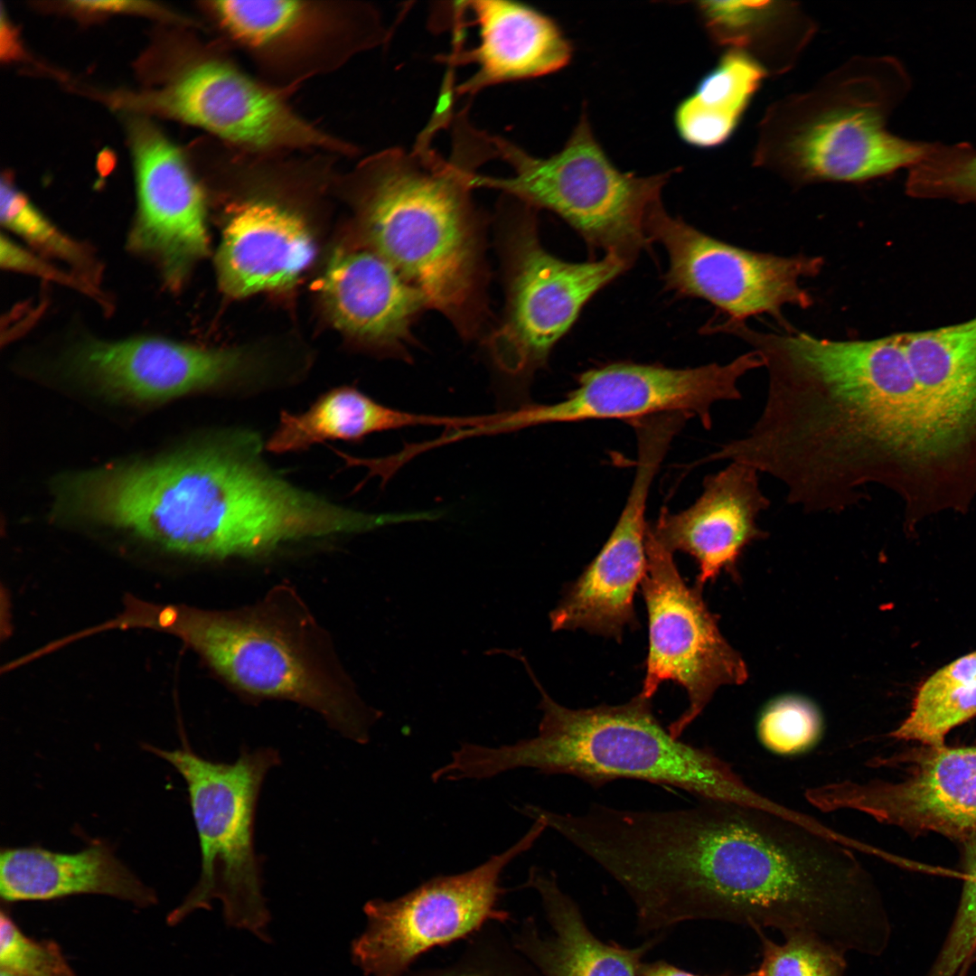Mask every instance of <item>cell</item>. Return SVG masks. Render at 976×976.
Instances as JSON below:
<instances>
[{"instance_id": "6da1fadb", "label": "cell", "mask_w": 976, "mask_h": 976, "mask_svg": "<svg viewBox=\"0 0 976 976\" xmlns=\"http://www.w3.org/2000/svg\"><path fill=\"white\" fill-rule=\"evenodd\" d=\"M643 924L664 933L691 920L814 936L877 955L888 923L854 850L779 815L718 801L647 811L627 848Z\"/></svg>"}, {"instance_id": "7a4b0ae2", "label": "cell", "mask_w": 976, "mask_h": 976, "mask_svg": "<svg viewBox=\"0 0 976 976\" xmlns=\"http://www.w3.org/2000/svg\"><path fill=\"white\" fill-rule=\"evenodd\" d=\"M454 130L449 159L430 147L436 129L428 127L412 149L391 147L362 160L352 179L370 249L471 337L486 314L487 277L471 180L494 155L486 135L466 121Z\"/></svg>"}, {"instance_id": "3957f363", "label": "cell", "mask_w": 976, "mask_h": 976, "mask_svg": "<svg viewBox=\"0 0 976 976\" xmlns=\"http://www.w3.org/2000/svg\"><path fill=\"white\" fill-rule=\"evenodd\" d=\"M249 432H224L171 455L151 494L167 550L206 559L267 555L290 543L356 534L389 524L305 491L262 458Z\"/></svg>"}, {"instance_id": "277c9868", "label": "cell", "mask_w": 976, "mask_h": 976, "mask_svg": "<svg viewBox=\"0 0 976 976\" xmlns=\"http://www.w3.org/2000/svg\"><path fill=\"white\" fill-rule=\"evenodd\" d=\"M912 369L898 333L835 341L806 335L793 348L778 398L785 450L811 492L836 513L884 486L892 399L906 398Z\"/></svg>"}, {"instance_id": "5b68a950", "label": "cell", "mask_w": 976, "mask_h": 976, "mask_svg": "<svg viewBox=\"0 0 976 976\" xmlns=\"http://www.w3.org/2000/svg\"><path fill=\"white\" fill-rule=\"evenodd\" d=\"M538 735L514 745L464 744L456 769L464 779H485L516 768L568 774L598 788L617 779H636L684 790L701 801L734 802L744 781L708 747L673 737L656 718L652 699L641 692L616 706L569 709L541 687Z\"/></svg>"}, {"instance_id": "8992f818", "label": "cell", "mask_w": 976, "mask_h": 976, "mask_svg": "<svg viewBox=\"0 0 976 976\" xmlns=\"http://www.w3.org/2000/svg\"><path fill=\"white\" fill-rule=\"evenodd\" d=\"M166 625L246 697L294 701L365 744L381 712L368 707L343 669L326 632L286 586L251 605L167 609Z\"/></svg>"}, {"instance_id": "52a82bcc", "label": "cell", "mask_w": 976, "mask_h": 976, "mask_svg": "<svg viewBox=\"0 0 976 976\" xmlns=\"http://www.w3.org/2000/svg\"><path fill=\"white\" fill-rule=\"evenodd\" d=\"M909 86L895 58L849 60L810 90L768 107L754 165L798 184L862 183L908 170L928 143L894 135L887 124Z\"/></svg>"}, {"instance_id": "ba28073f", "label": "cell", "mask_w": 976, "mask_h": 976, "mask_svg": "<svg viewBox=\"0 0 976 976\" xmlns=\"http://www.w3.org/2000/svg\"><path fill=\"white\" fill-rule=\"evenodd\" d=\"M146 748L183 778L202 853L200 878L169 914L168 924L210 909L218 899L226 926L271 943L272 916L263 893L262 860L255 851L254 822L264 778L280 764L279 754L271 747L245 749L230 764L203 758L186 745Z\"/></svg>"}, {"instance_id": "9c48e42d", "label": "cell", "mask_w": 976, "mask_h": 976, "mask_svg": "<svg viewBox=\"0 0 976 976\" xmlns=\"http://www.w3.org/2000/svg\"><path fill=\"white\" fill-rule=\"evenodd\" d=\"M496 157L513 170L507 177L475 174L473 188L500 190L535 209L551 211L569 224L593 250L603 249L633 263L651 241L646 220L660 203L671 173L637 176L619 171L595 138L587 115L564 147L540 158L499 136H492Z\"/></svg>"}, {"instance_id": "30bf717a", "label": "cell", "mask_w": 976, "mask_h": 976, "mask_svg": "<svg viewBox=\"0 0 976 976\" xmlns=\"http://www.w3.org/2000/svg\"><path fill=\"white\" fill-rule=\"evenodd\" d=\"M519 202L502 230L506 305L487 345L498 370L526 386L584 305L633 262L613 253L579 263L555 257L540 241L535 209Z\"/></svg>"}, {"instance_id": "8fae6325", "label": "cell", "mask_w": 976, "mask_h": 976, "mask_svg": "<svg viewBox=\"0 0 976 976\" xmlns=\"http://www.w3.org/2000/svg\"><path fill=\"white\" fill-rule=\"evenodd\" d=\"M546 829L534 820L516 843L472 869L433 877L392 899L367 901L365 926L350 945L352 964L363 976H407L429 951L467 940L491 923H511L501 906L502 874Z\"/></svg>"}, {"instance_id": "7c38bea8", "label": "cell", "mask_w": 976, "mask_h": 976, "mask_svg": "<svg viewBox=\"0 0 976 976\" xmlns=\"http://www.w3.org/2000/svg\"><path fill=\"white\" fill-rule=\"evenodd\" d=\"M647 567L641 582L647 609L649 648L641 693L652 699L659 685L672 680L687 692V709L668 730L680 739L722 685L741 684L747 671L741 656L721 634L701 587L688 586L672 552L646 530Z\"/></svg>"}, {"instance_id": "4fadbf2b", "label": "cell", "mask_w": 976, "mask_h": 976, "mask_svg": "<svg viewBox=\"0 0 976 976\" xmlns=\"http://www.w3.org/2000/svg\"><path fill=\"white\" fill-rule=\"evenodd\" d=\"M645 231L669 257L665 288L681 296L702 298L724 313V324L745 323L749 316L772 315L788 333L782 308L810 307L812 296L799 282L817 276L821 257H781L755 252L718 240L671 216L662 203L649 214Z\"/></svg>"}, {"instance_id": "5bb4252c", "label": "cell", "mask_w": 976, "mask_h": 976, "mask_svg": "<svg viewBox=\"0 0 976 976\" xmlns=\"http://www.w3.org/2000/svg\"><path fill=\"white\" fill-rule=\"evenodd\" d=\"M132 102L250 152L357 153L298 115L277 89L218 55L189 62L164 89Z\"/></svg>"}, {"instance_id": "9a60e30c", "label": "cell", "mask_w": 976, "mask_h": 976, "mask_svg": "<svg viewBox=\"0 0 976 976\" xmlns=\"http://www.w3.org/2000/svg\"><path fill=\"white\" fill-rule=\"evenodd\" d=\"M763 367L756 352L725 364L676 369L660 364L614 362L587 370L577 386L560 401L527 405L507 412L505 432L550 423L632 419L668 412H685L712 427L711 408L719 401L742 399L739 380Z\"/></svg>"}, {"instance_id": "2e32d148", "label": "cell", "mask_w": 976, "mask_h": 976, "mask_svg": "<svg viewBox=\"0 0 976 976\" xmlns=\"http://www.w3.org/2000/svg\"><path fill=\"white\" fill-rule=\"evenodd\" d=\"M208 5L224 36L285 82L328 72L387 37L376 10L361 3L222 0Z\"/></svg>"}, {"instance_id": "e0dca14e", "label": "cell", "mask_w": 976, "mask_h": 976, "mask_svg": "<svg viewBox=\"0 0 976 976\" xmlns=\"http://www.w3.org/2000/svg\"><path fill=\"white\" fill-rule=\"evenodd\" d=\"M637 461L622 512L609 538L549 614L553 631L583 629L618 642L636 628L633 596L646 571L645 511L652 483L675 437L665 424L634 428Z\"/></svg>"}, {"instance_id": "ac0fdd59", "label": "cell", "mask_w": 976, "mask_h": 976, "mask_svg": "<svg viewBox=\"0 0 976 976\" xmlns=\"http://www.w3.org/2000/svg\"><path fill=\"white\" fill-rule=\"evenodd\" d=\"M822 812L849 809L908 830L976 833V746L930 747L899 783H830L805 791Z\"/></svg>"}, {"instance_id": "d6986e66", "label": "cell", "mask_w": 976, "mask_h": 976, "mask_svg": "<svg viewBox=\"0 0 976 976\" xmlns=\"http://www.w3.org/2000/svg\"><path fill=\"white\" fill-rule=\"evenodd\" d=\"M137 217L130 245L177 285L208 251L204 194L179 148L144 120L131 123Z\"/></svg>"}, {"instance_id": "ffe728a7", "label": "cell", "mask_w": 976, "mask_h": 976, "mask_svg": "<svg viewBox=\"0 0 976 976\" xmlns=\"http://www.w3.org/2000/svg\"><path fill=\"white\" fill-rule=\"evenodd\" d=\"M69 369L111 394L160 401L223 385L246 369L234 349H205L161 338L90 340L72 348Z\"/></svg>"}, {"instance_id": "44dd1931", "label": "cell", "mask_w": 976, "mask_h": 976, "mask_svg": "<svg viewBox=\"0 0 976 976\" xmlns=\"http://www.w3.org/2000/svg\"><path fill=\"white\" fill-rule=\"evenodd\" d=\"M758 473L750 465L731 462L706 476L703 492L692 505L678 512L663 507L655 523L649 524L663 547L696 560L699 587L723 570L733 571L745 549L767 536L756 523L771 504L760 488Z\"/></svg>"}, {"instance_id": "7402d4cb", "label": "cell", "mask_w": 976, "mask_h": 976, "mask_svg": "<svg viewBox=\"0 0 976 976\" xmlns=\"http://www.w3.org/2000/svg\"><path fill=\"white\" fill-rule=\"evenodd\" d=\"M333 324L361 342L409 359L411 325L428 307L424 294L371 249L340 250L321 286Z\"/></svg>"}, {"instance_id": "603a6c76", "label": "cell", "mask_w": 976, "mask_h": 976, "mask_svg": "<svg viewBox=\"0 0 976 976\" xmlns=\"http://www.w3.org/2000/svg\"><path fill=\"white\" fill-rule=\"evenodd\" d=\"M521 887L538 894L549 932L543 933L531 916L514 920L508 929L516 949L541 976H639L657 937L633 948L600 940L551 871L532 867Z\"/></svg>"}, {"instance_id": "cb8c5ba5", "label": "cell", "mask_w": 976, "mask_h": 976, "mask_svg": "<svg viewBox=\"0 0 976 976\" xmlns=\"http://www.w3.org/2000/svg\"><path fill=\"white\" fill-rule=\"evenodd\" d=\"M313 237L290 210L265 200L247 201L231 212L216 256L221 287L231 296L293 284L314 258Z\"/></svg>"}, {"instance_id": "d4e9b609", "label": "cell", "mask_w": 976, "mask_h": 976, "mask_svg": "<svg viewBox=\"0 0 976 976\" xmlns=\"http://www.w3.org/2000/svg\"><path fill=\"white\" fill-rule=\"evenodd\" d=\"M478 26L479 42L469 51L443 61L475 64V71L457 87L474 94L502 82L537 78L566 66L573 49L558 24L534 8L508 1L465 2Z\"/></svg>"}, {"instance_id": "484cf974", "label": "cell", "mask_w": 976, "mask_h": 976, "mask_svg": "<svg viewBox=\"0 0 976 976\" xmlns=\"http://www.w3.org/2000/svg\"><path fill=\"white\" fill-rule=\"evenodd\" d=\"M0 894L6 902L82 894L112 896L138 907L157 902L154 890L101 843L75 853L41 848L4 849L0 856Z\"/></svg>"}, {"instance_id": "4316f807", "label": "cell", "mask_w": 976, "mask_h": 976, "mask_svg": "<svg viewBox=\"0 0 976 976\" xmlns=\"http://www.w3.org/2000/svg\"><path fill=\"white\" fill-rule=\"evenodd\" d=\"M468 417L415 414L386 407L355 388L342 387L321 396L305 412L282 411L279 424L267 442L269 452L304 450L326 440L360 441L375 432L414 426H445L459 429Z\"/></svg>"}, {"instance_id": "83f0119b", "label": "cell", "mask_w": 976, "mask_h": 976, "mask_svg": "<svg viewBox=\"0 0 976 976\" xmlns=\"http://www.w3.org/2000/svg\"><path fill=\"white\" fill-rule=\"evenodd\" d=\"M697 8L716 44L747 53L769 74L789 70L815 32L790 2L701 1Z\"/></svg>"}, {"instance_id": "f1b7e54d", "label": "cell", "mask_w": 976, "mask_h": 976, "mask_svg": "<svg viewBox=\"0 0 976 976\" xmlns=\"http://www.w3.org/2000/svg\"><path fill=\"white\" fill-rule=\"evenodd\" d=\"M768 75L747 53L727 50L693 93L677 108L675 125L680 137L699 147L726 142Z\"/></svg>"}, {"instance_id": "f546056e", "label": "cell", "mask_w": 976, "mask_h": 976, "mask_svg": "<svg viewBox=\"0 0 976 976\" xmlns=\"http://www.w3.org/2000/svg\"><path fill=\"white\" fill-rule=\"evenodd\" d=\"M976 716V651L943 666L918 687L910 713L890 735L930 747Z\"/></svg>"}, {"instance_id": "4dcf8cb0", "label": "cell", "mask_w": 976, "mask_h": 976, "mask_svg": "<svg viewBox=\"0 0 976 976\" xmlns=\"http://www.w3.org/2000/svg\"><path fill=\"white\" fill-rule=\"evenodd\" d=\"M906 192L912 198L976 204V146L969 143H928L907 170Z\"/></svg>"}, {"instance_id": "1f68e13d", "label": "cell", "mask_w": 976, "mask_h": 976, "mask_svg": "<svg viewBox=\"0 0 976 976\" xmlns=\"http://www.w3.org/2000/svg\"><path fill=\"white\" fill-rule=\"evenodd\" d=\"M407 976H541L514 946L508 924L491 923L466 940L447 964L412 969Z\"/></svg>"}, {"instance_id": "d6a6232c", "label": "cell", "mask_w": 976, "mask_h": 976, "mask_svg": "<svg viewBox=\"0 0 976 976\" xmlns=\"http://www.w3.org/2000/svg\"><path fill=\"white\" fill-rule=\"evenodd\" d=\"M761 942L758 976H844L845 953L814 936L794 934L781 944L764 930L755 931Z\"/></svg>"}, {"instance_id": "836d02e7", "label": "cell", "mask_w": 976, "mask_h": 976, "mask_svg": "<svg viewBox=\"0 0 976 976\" xmlns=\"http://www.w3.org/2000/svg\"><path fill=\"white\" fill-rule=\"evenodd\" d=\"M821 721L816 708L795 696L780 698L762 713L758 722L761 742L781 755L802 752L818 739Z\"/></svg>"}, {"instance_id": "e575fe53", "label": "cell", "mask_w": 976, "mask_h": 976, "mask_svg": "<svg viewBox=\"0 0 976 976\" xmlns=\"http://www.w3.org/2000/svg\"><path fill=\"white\" fill-rule=\"evenodd\" d=\"M0 969L11 976H75L55 942L28 937L4 910L0 915Z\"/></svg>"}, {"instance_id": "d590c367", "label": "cell", "mask_w": 976, "mask_h": 976, "mask_svg": "<svg viewBox=\"0 0 976 976\" xmlns=\"http://www.w3.org/2000/svg\"><path fill=\"white\" fill-rule=\"evenodd\" d=\"M1 221L7 229L38 248L73 264H82L85 254L51 223L29 199L6 180L1 182Z\"/></svg>"}, {"instance_id": "8d00e7d4", "label": "cell", "mask_w": 976, "mask_h": 976, "mask_svg": "<svg viewBox=\"0 0 976 976\" xmlns=\"http://www.w3.org/2000/svg\"><path fill=\"white\" fill-rule=\"evenodd\" d=\"M965 870L960 906L930 976H958L976 962V833L967 845Z\"/></svg>"}, {"instance_id": "74e56055", "label": "cell", "mask_w": 976, "mask_h": 976, "mask_svg": "<svg viewBox=\"0 0 976 976\" xmlns=\"http://www.w3.org/2000/svg\"><path fill=\"white\" fill-rule=\"evenodd\" d=\"M1 264L4 267L14 269L25 270L42 276L49 277L51 278H58L62 280L63 277L59 276V273L50 267L46 266L40 259L20 248L14 243L10 239L1 238Z\"/></svg>"}, {"instance_id": "f35d334b", "label": "cell", "mask_w": 976, "mask_h": 976, "mask_svg": "<svg viewBox=\"0 0 976 976\" xmlns=\"http://www.w3.org/2000/svg\"><path fill=\"white\" fill-rule=\"evenodd\" d=\"M71 5L79 10L90 13L107 12H151L155 10L151 4L136 1H77Z\"/></svg>"}, {"instance_id": "ab89813d", "label": "cell", "mask_w": 976, "mask_h": 976, "mask_svg": "<svg viewBox=\"0 0 976 976\" xmlns=\"http://www.w3.org/2000/svg\"><path fill=\"white\" fill-rule=\"evenodd\" d=\"M639 976H711L701 975L689 971H685L680 967L671 964L665 961H655L652 962L642 963L639 969ZM713 976H758L757 970L750 971L744 974L730 975L721 974Z\"/></svg>"}, {"instance_id": "60d3db41", "label": "cell", "mask_w": 976, "mask_h": 976, "mask_svg": "<svg viewBox=\"0 0 976 976\" xmlns=\"http://www.w3.org/2000/svg\"><path fill=\"white\" fill-rule=\"evenodd\" d=\"M0 976H11V975H10V974H8V973H7V972H5V971H4L0 970Z\"/></svg>"}, {"instance_id": "b9f144b4", "label": "cell", "mask_w": 976, "mask_h": 976, "mask_svg": "<svg viewBox=\"0 0 976 976\" xmlns=\"http://www.w3.org/2000/svg\"><path fill=\"white\" fill-rule=\"evenodd\" d=\"M966 972H967V971L962 972V973H961V974H959L958 976H965V975H966Z\"/></svg>"}]
</instances>
